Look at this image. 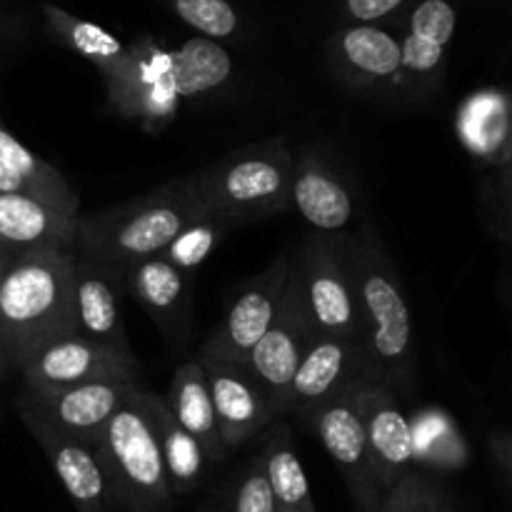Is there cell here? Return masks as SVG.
I'll return each mask as SVG.
<instances>
[{"label": "cell", "instance_id": "6da1fadb", "mask_svg": "<svg viewBox=\"0 0 512 512\" xmlns=\"http://www.w3.org/2000/svg\"><path fill=\"white\" fill-rule=\"evenodd\" d=\"M340 248L358 305L365 375L390 388H408L415 373L413 315L393 260L370 225L355 238H340Z\"/></svg>", "mask_w": 512, "mask_h": 512}, {"label": "cell", "instance_id": "7a4b0ae2", "mask_svg": "<svg viewBox=\"0 0 512 512\" xmlns=\"http://www.w3.org/2000/svg\"><path fill=\"white\" fill-rule=\"evenodd\" d=\"M75 253L20 250L0 280V350L20 370L40 348L78 333Z\"/></svg>", "mask_w": 512, "mask_h": 512}, {"label": "cell", "instance_id": "3957f363", "mask_svg": "<svg viewBox=\"0 0 512 512\" xmlns=\"http://www.w3.org/2000/svg\"><path fill=\"white\" fill-rule=\"evenodd\" d=\"M190 175L93 215H78L75 255L123 278L130 265L155 258L203 210Z\"/></svg>", "mask_w": 512, "mask_h": 512}, {"label": "cell", "instance_id": "277c9868", "mask_svg": "<svg viewBox=\"0 0 512 512\" xmlns=\"http://www.w3.org/2000/svg\"><path fill=\"white\" fill-rule=\"evenodd\" d=\"M95 450L118 508L128 512L173 508L175 498L165 475L148 393L138 388L130 395L128 403L100 430Z\"/></svg>", "mask_w": 512, "mask_h": 512}, {"label": "cell", "instance_id": "5b68a950", "mask_svg": "<svg viewBox=\"0 0 512 512\" xmlns=\"http://www.w3.org/2000/svg\"><path fill=\"white\" fill-rule=\"evenodd\" d=\"M200 203L235 225L270 218L290 208L293 150L283 138L225 155L190 175Z\"/></svg>", "mask_w": 512, "mask_h": 512}, {"label": "cell", "instance_id": "8992f818", "mask_svg": "<svg viewBox=\"0 0 512 512\" xmlns=\"http://www.w3.org/2000/svg\"><path fill=\"white\" fill-rule=\"evenodd\" d=\"M295 270L315 333L360 340L358 305L340 238L308 235L295 258Z\"/></svg>", "mask_w": 512, "mask_h": 512}, {"label": "cell", "instance_id": "52a82bcc", "mask_svg": "<svg viewBox=\"0 0 512 512\" xmlns=\"http://www.w3.org/2000/svg\"><path fill=\"white\" fill-rule=\"evenodd\" d=\"M313 333L315 330L313 323H310L308 308H305L303 290H300L298 270H295L293 260L278 315H275L268 333L258 340V345L250 350L248 360H245V368L265 393L275 418L285 415L290 380H293L295 368H298Z\"/></svg>", "mask_w": 512, "mask_h": 512}, {"label": "cell", "instance_id": "ba28073f", "mask_svg": "<svg viewBox=\"0 0 512 512\" xmlns=\"http://www.w3.org/2000/svg\"><path fill=\"white\" fill-rule=\"evenodd\" d=\"M358 383L360 378L353 385H348L343 393L335 395L333 400L320 405L308 420L313 423L325 453L338 465L358 510L380 512L385 495L375 480L373 463H370L368 440H365L358 405Z\"/></svg>", "mask_w": 512, "mask_h": 512}, {"label": "cell", "instance_id": "9c48e42d", "mask_svg": "<svg viewBox=\"0 0 512 512\" xmlns=\"http://www.w3.org/2000/svg\"><path fill=\"white\" fill-rule=\"evenodd\" d=\"M290 265H293V258L280 255L235 295L233 303L225 310L220 328L205 340L203 353H200L203 358L245 365L250 350L268 333L275 315H278Z\"/></svg>", "mask_w": 512, "mask_h": 512}, {"label": "cell", "instance_id": "30bf717a", "mask_svg": "<svg viewBox=\"0 0 512 512\" xmlns=\"http://www.w3.org/2000/svg\"><path fill=\"white\" fill-rule=\"evenodd\" d=\"M25 388L55 390L80 383H138V363L133 353H118L93 343L83 335H68L40 348L20 368Z\"/></svg>", "mask_w": 512, "mask_h": 512}, {"label": "cell", "instance_id": "8fae6325", "mask_svg": "<svg viewBox=\"0 0 512 512\" xmlns=\"http://www.w3.org/2000/svg\"><path fill=\"white\" fill-rule=\"evenodd\" d=\"M358 378H368L360 340L313 333L290 380L285 415L310 418L320 405L343 393Z\"/></svg>", "mask_w": 512, "mask_h": 512}, {"label": "cell", "instance_id": "7c38bea8", "mask_svg": "<svg viewBox=\"0 0 512 512\" xmlns=\"http://www.w3.org/2000/svg\"><path fill=\"white\" fill-rule=\"evenodd\" d=\"M138 383H80L70 388L30 390L20 395L18 408L38 415L60 433L93 443L110 418L130 400Z\"/></svg>", "mask_w": 512, "mask_h": 512}, {"label": "cell", "instance_id": "4fadbf2b", "mask_svg": "<svg viewBox=\"0 0 512 512\" xmlns=\"http://www.w3.org/2000/svg\"><path fill=\"white\" fill-rule=\"evenodd\" d=\"M358 405L375 480L385 495L415 468L410 418L400 408L395 390L380 380L360 378Z\"/></svg>", "mask_w": 512, "mask_h": 512}, {"label": "cell", "instance_id": "5bb4252c", "mask_svg": "<svg viewBox=\"0 0 512 512\" xmlns=\"http://www.w3.org/2000/svg\"><path fill=\"white\" fill-rule=\"evenodd\" d=\"M25 428L30 430L38 445L43 448L50 468L58 475L60 485L68 493L70 503L78 512H115L118 503L110 490L108 475L100 465L98 450L93 443L60 433L50 423L40 420L38 415L18 408Z\"/></svg>", "mask_w": 512, "mask_h": 512}, {"label": "cell", "instance_id": "9a60e30c", "mask_svg": "<svg viewBox=\"0 0 512 512\" xmlns=\"http://www.w3.org/2000/svg\"><path fill=\"white\" fill-rule=\"evenodd\" d=\"M198 360L208 380L210 403H213L225 453L243 448L275 420L268 398L245 365L203 358V355Z\"/></svg>", "mask_w": 512, "mask_h": 512}, {"label": "cell", "instance_id": "2e32d148", "mask_svg": "<svg viewBox=\"0 0 512 512\" xmlns=\"http://www.w3.org/2000/svg\"><path fill=\"white\" fill-rule=\"evenodd\" d=\"M290 208L318 230L333 238L353 220V195L340 175L315 148H303L293 155L290 178Z\"/></svg>", "mask_w": 512, "mask_h": 512}, {"label": "cell", "instance_id": "e0dca14e", "mask_svg": "<svg viewBox=\"0 0 512 512\" xmlns=\"http://www.w3.org/2000/svg\"><path fill=\"white\" fill-rule=\"evenodd\" d=\"M118 273L75 255L73 310L78 335L118 353H133L120 315Z\"/></svg>", "mask_w": 512, "mask_h": 512}, {"label": "cell", "instance_id": "ac0fdd59", "mask_svg": "<svg viewBox=\"0 0 512 512\" xmlns=\"http://www.w3.org/2000/svg\"><path fill=\"white\" fill-rule=\"evenodd\" d=\"M78 213L33 193L0 195V243L15 250H68L75 253Z\"/></svg>", "mask_w": 512, "mask_h": 512}, {"label": "cell", "instance_id": "d6986e66", "mask_svg": "<svg viewBox=\"0 0 512 512\" xmlns=\"http://www.w3.org/2000/svg\"><path fill=\"white\" fill-rule=\"evenodd\" d=\"M455 133L478 163L488 168L512 163L508 95L498 88L468 95L455 113Z\"/></svg>", "mask_w": 512, "mask_h": 512}, {"label": "cell", "instance_id": "ffe728a7", "mask_svg": "<svg viewBox=\"0 0 512 512\" xmlns=\"http://www.w3.org/2000/svg\"><path fill=\"white\" fill-rule=\"evenodd\" d=\"M130 293L140 305L148 310L150 318L158 323L168 338H178L180 328L185 325L188 315V290L190 278L180 273L175 265L155 255L140 263L130 265L123 273Z\"/></svg>", "mask_w": 512, "mask_h": 512}, {"label": "cell", "instance_id": "44dd1931", "mask_svg": "<svg viewBox=\"0 0 512 512\" xmlns=\"http://www.w3.org/2000/svg\"><path fill=\"white\" fill-rule=\"evenodd\" d=\"M165 403L180 428L188 430L198 440L208 463H220L225 458V448L220 443L218 420H215L208 380H205L200 360H188L175 370Z\"/></svg>", "mask_w": 512, "mask_h": 512}, {"label": "cell", "instance_id": "7402d4cb", "mask_svg": "<svg viewBox=\"0 0 512 512\" xmlns=\"http://www.w3.org/2000/svg\"><path fill=\"white\" fill-rule=\"evenodd\" d=\"M148 405L155 420V430H158L160 455H163L170 493H173V498H183V495L198 490V485L203 483L205 468H208L205 450L200 448V443L188 430L180 428L165 398L148 393Z\"/></svg>", "mask_w": 512, "mask_h": 512}, {"label": "cell", "instance_id": "603a6c76", "mask_svg": "<svg viewBox=\"0 0 512 512\" xmlns=\"http://www.w3.org/2000/svg\"><path fill=\"white\" fill-rule=\"evenodd\" d=\"M338 58L355 85L373 88L400 75V40L373 25H355L340 35Z\"/></svg>", "mask_w": 512, "mask_h": 512}, {"label": "cell", "instance_id": "cb8c5ba5", "mask_svg": "<svg viewBox=\"0 0 512 512\" xmlns=\"http://www.w3.org/2000/svg\"><path fill=\"white\" fill-rule=\"evenodd\" d=\"M258 458L270 490H273L278 512H318L288 425H275Z\"/></svg>", "mask_w": 512, "mask_h": 512}, {"label": "cell", "instance_id": "d4e9b609", "mask_svg": "<svg viewBox=\"0 0 512 512\" xmlns=\"http://www.w3.org/2000/svg\"><path fill=\"white\" fill-rule=\"evenodd\" d=\"M415 468L453 473L470 460V448L453 415L443 408L425 405L410 418Z\"/></svg>", "mask_w": 512, "mask_h": 512}, {"label": "cell", "instance_id": "484cf974", "mask_svg": "<svg viewBox=\"0 0 512 512\" xmlns=\"http://www.w3.org/2000/svg\"><path fill=\"white\" fill-rule=\"evenodd\" d=\"M230 75L233 58L210 38H190L178 53L170 55V80L180 100L213 93L228 83Z\"/></svg>", "mask_w": 512, "mask_h": 512}, {"label": "cell", "instance_id": "4316f807", "mask_svg": "<svg viewBox=\"0 0 512 512\" xmlns=\"http://www.w3.org/2000/svg\"><path fill=\"white\" fill-rule=\"evenodd\" d=\"M235 228V223L225 215L215 213V210L203 208L193 220L180 228V233L165 245L160 258L168 260L170 265L180 270L183 275L193 278L198 273L200 265L215 253L225 235Z\"/></svg>", "mask_w": 512, "mask_h": 512}, {"label": "cell", "instance_id": "83f0119b", "mask_svg": "<svg viewBox=\"0 0 512 512\" xmlns=\"http://www.w3.org/2000/svg\"><path fill=\"white\" fill-rule=\"evenodd\" d=\"M60 30H63L65 40H68L70 48L75 53H80L83 58H88L90 63L98 65L103 70L105 80L115 83L120 78V73L128 65L130 55L125 53V48L120 45V40L115 35L105 33L103 28L93 23H85V20H60Z\"/></svg>", "mask_w": 512, "mask_h": 512}, {"label": "cell", "instance_id": "f1b7e54d", "mask_svg": "<svg viewBox=\"0 0 512 512\" xmlns=\"http://www.w3.org/2000/svg\"><path fill=\"white\" fill-rule=\"evenodd\" d=\"M173 8L183 23L210 40L230 38L238 30V15L228 0H175Z\"/></svg>", "mask_w": 512, "mask_h": 512}, {"label": "cell", "instance_id": "f546056e", "mask_svg": "<svg viewBox=\"0 0 512 512\" xmlns=\"http://www.w3.org/2000/svg\"><path fill=\"white\" fill-rule=\"evenodd\" d=\"M440 493L423 473H408L393 490H388L380 512H438Z\"/></svg>", "mask_w": 512, "mask_h": 512}, {"label": "cell", "instance_id": "4dcf8cb0", "mask_svg": "<svg viewBox=\"0 0 512 512\" xmlns=\"http://www.w3.org/2000/svg\"><path fill=\"white\" fill-rule=\"evenodd\" d=\"M458 13L448 0H423L410 20V35L445 48L453 40Z\"/></svg>", "mask_w": 512, "mask_h": 512}, {"label": "cell", "instance_id": "1f68e13d", "mask_svg": "<svg viewBox=\"0 0 512 512\" xmlns=\"http://www.w3.org/2000/svg\"><path fill=\"white\" fill-rule=\"evenodd\" d=\"M233 512H278L273 490H270L258 455L253 458V463H248L238 485H235Z\"/></svg>", "mask_w": 512, "mask_h": 512}, {"label": "cell", "instance_id": "d6a6232c", "mask_svg": "<svg viewBox=\"0 0 512 512\" xmlns=\"http://www.w3.org/2000/svg\"><path fill=\"white\" fill-rule=\"evenodd\" d=\"M403 3L405 0H348V13L363 25H370L398 10Z\"/></svg>", "mask_w": 512, "mask_h": 512}, {"label": "cell", "instance_id": "836d02e7", "mask_svg": "<svg viewBox=\"0 0 512 512\" xmlns=\"http://www.w3.org/2000/svg\"><path fill=\"white\" fill-rule=\"evenodd\" d=\"M490 448H493V455L495 460H498V470H500V480H503V485L508 488L510 483V458H512V448H510V435L505 433V430H500V433L490 435Z\"/></svg>", "mask_w": 512, "mask_h": 512}, {"label": "cell", "instance_id": "e575fe53", "mask_svg": "<svg viewBox=\"0 0 512 512\" xmlns=\"http://www.w3.org/2000/svg\"><path fill=\"white\" fill-rule=\"evenodd\" d=\"M5 193H33V195H38V193H35L33 185H30L28 180L23 178V175H18L13 168H10L8 163H5V160H0V195H5ZM38 198H40V195H38Z\"/></svg>", "mask_w": 512, "mask_h": 512}, {"label": "cell", "instance_id": "d590c367", "mask_svg": "<svg viewBox=\"0 0 512 512\" xmlns=\"http://www.w3.org/2000/svg\"><path fill=\"white\" fill-rule=\"evenodd\" d=\"M18 253H20V250H15V248H10V245L0 243V280H3L5 270L10 268V263H13L15 255H18Z\"/></svg>", "mask_w": 512, "mask_h": 512}, {"label": "cell", "instance_id": "8d00e7d4", "mask_svg": "<svg viewBox=\"0 0 512 512\" xmlns=\"http://www.w3.org/2000/svg\"><path fill=\"white\" fill-rule=\"evenodd\" d=\"M438 512H458V508H455V503L448 498V495L440 493V508H438Z\"/></svg>", "mask_w": 512, "mask_h": 512}, {"label": "cell", "instance_id": "74e56055", "mask_svg": "<svg viewBox=\"0 0 512 512\" xmlns=\"http://www.w3.org/2000/svg\"><path fill=\"white\" fill-rule=\"evenodd\" d=\"M10 370V363H8V358H5L3 355V350H0V378H3L5 373H8Z\"/></svg>", "mask_w": 512, "mask_h": 512}, {"label": "cell", "instance_id": "f35d334b", "mask_svg": "<svg viewBox=\"0 0 512 512\" xmlns=\"http://www.w3.org/2000/svg\"><path fill=\"white\" fill-rule=\"evenodd\" d=\"M0 125H3V123H0Z\"/></svg>", "mask_w": 512, "mask_h": 512}]
</instances>
